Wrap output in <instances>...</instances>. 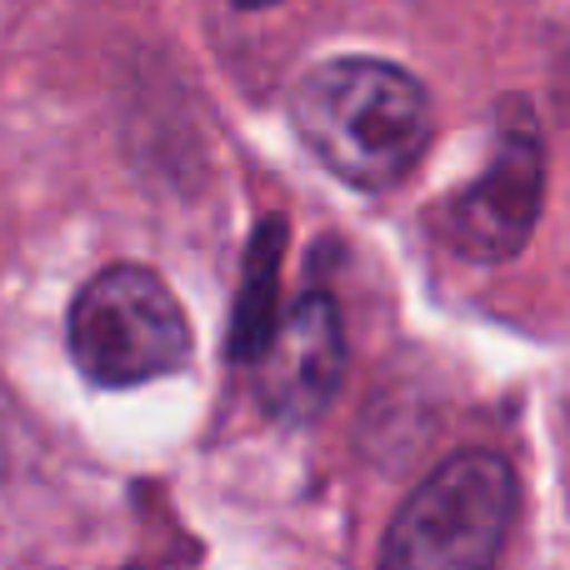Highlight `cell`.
<instances>
[{"mask_svg": "<svg viewBox=\"0 0 570 570\" xmlns=\"http://www.w3.org/2000/svg\"><path fill=\"white\" fill-rule=\"evenodd\" d=\"M345 335L325 295H305L256 351V391L281 421H311L341 391Z\"/></svg>", "mask_w": 570, "mask_h": 570, "instance_id": "5", "label": "cell"}, {"mask_svg": "<svg viewBox=\"0 0 570 570\" xmlns=\"http://www.w3.org/2000/svg\"><path fill=\"white\" fill-rule=\"evenodd\" d=\"M70 355L90 385H146L186 365L190 321L156 271L106 266L70 305Z\"/></svg>", "mask_w": 570, "mask_h": 570, "instance_id": "3", "label": "cell"}, {"mask_svg": "<svg viewBox=\"0 0 570 570\" xmlns=\"http://www.w3.org/2000/svg\"><path fill=\"white\" fill-rule=\"evenodd\" d=\"M501 140L465 196L451 206V236L465 256L475 261H505L525 246L535 216H541V190H546V146L535 116L525 106L501 110Z\"/></svg>", "mask_w": 570, "mask_h": 570, "instance_id": "4", "label": "cell"}, {"mask_svg": "<svg viewBox=\"0 0 570 570\" xmlns=\"http://www.w3.org/2000/svg\"><path fill=\"white\" fill-rule=\"evenodd\" d=\"M515 471L495 451H461L435 465L401 505L381 561L391 570H481L515 521Z\"/></svg>", "mask_w": 570, "mask_h": 570, "instance_id": "2", "label": "cell"}, {"mask_svg": "<svg viewBox=\"0 0 570 570\" xmlns=\"http://www.w3.org/2000/svg\"><path fill=\"white\" fill-rule=\"evenodd\" d=\"M291 120L331 176L355 190H385L431 140V96L391 60L341 56L295 86Z\"/></svg>", "mask_w": 570, "mask_h": 570, "instance_id": "1", "label": "cell"}, {"mask_svg": "<svg viewBox=\"0 0 570 570\" xmlns=\"http://www.w3.org/2000/svg\"><path fill=\"white\" fill-rule=\"evenodd\" d=\"M276 281H281V220H261L246 246V276H240L236 315H230V355L256 361L276 325Z\"/></svg>", "mask_w": 570, "mask_h": 570, "instance_id": "6", "label": "cell"}, {"mask_svg": "<svg viewBox=\"0 0 570 570\" xmlns=\"http://www.w3.org/2000/svg\"><path fill=\"white\" fill-rule=\"evenodd\" d=\"M236 6H246V10H266V6H276V0H236Z\"/></svg>", "mask_w": 570, "mask_h": 570, "instance_id": "7", "label": "cell"}]
</instances>
